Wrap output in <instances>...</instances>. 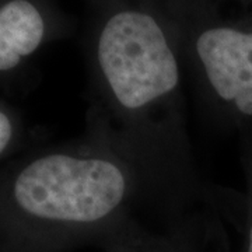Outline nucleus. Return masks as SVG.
<instances>
[{
  "label": "nucleus",
  "mask_w": 252,
  "mask_h": 252,
  "mask_svg": "<svg viewBox=\"0 0 252 252\" xmlns=\"http://www.w3.org/2000/svg\"><path fill=\"white\" fill-rule=\"evenodd\" d=\"M83 135L129 161L165 206L217 210L190 142L177 38L161 6L99 0Z\"/></svg>",
  "instance_id": "f257e3e1"
},
{
  "label": "nucleus",
  "mask_w": 252,
  "mask_h": 252,
  "mask_svg": "<svg viewBox=\"0 0 252 252\" xmlns=\"http://www.w3.org/2000/svg\"><path fill=\"white\" fill-rule=\"evenodd\" d=\"M150 212L174 210L130 162L86 135L0 164L1 252L101 247Z\"/></svg>",
  "instance_id": "f03ea898"
},
{
  "label": "nucleus",
  "mask_w": 252,
  "mask_h": 252,
  "mask_svg": "<svg viewBox=\"0 0 252 252\" xmlns=\"http://www.w3.org/2000/svg\"><path fill=\"white\" fill-rule=\"evenodd\" d=\"M205 112L252 119V0H161Z\"/></svg>",
  "instance_id": "7ed1b4c3"
},
{
  "label": "nucleus",
  "mask_w": 252,
  "mask_h": 252,
  "mask_svg": "<svg viewBox=\"0 0 252 252\" xmlns=\"http://www.w3.org/2000/svg\"><path fill=\"white\" fill-rule=\"evenodd\" d=\"M219 213L150 212L132 219L101 245L102 252H217Z\"/></svg>",
  "instance_id": "20e7f679"
},
{
  "label": "nucleus",
  "mask_w": 252,
  "mask_h": 252,
  "mask_svg": "<svg viewBox=\"0 0 252 252\" xmlns=\"http://www.w3.org/2000/svg\"><path fill=\"white\" fill-rule=\"evenodd\" d=\"M48 35V16L34 0L0 1V73L17 70Z\"/></svg>",
  "instance_id": "39448f33"
},
{
  "label": "nucleus",
  "mask_w": 252,
  "mask_h": 252,
  "mask_svg": "<svg viewBox=\"0 0 252 252\" xmlns=\"http://www.w3.org/2000/svg\"><path fill=\"white\" fill-rule=\"evenodd\" d=\"M26 139L21 114L9 101L0 97V164L13 158Z\"/></svg>",
  "instance_id": "423d86ee"
},
{
  "label": "nucleus",
  "mask_w": 252,
  "mask_h": 252,
  "mask_svg": "<svg viewBox=\"0 0 252 252\" xmlns=\"http://www.w3.org/2000/svg\"><path fill=\"white\" fill-rule=\"evenodd\" d=\"M252 170V165H251ZM252 203V200H251ZM250 221H248V230H247V247H245V252H252V210L250 213Z\"/></svg>",
  "instance_id": "0eeeda50"
},
{
  "label": "nucleus",
  "mask_w": 252,
  "mask_h": 252,
  "mask_svg": "<svg viewBox=\"0 0 252 252\" xmlns=\"http://www.w3.org/2000/svg\"><path fill=\"white\" fill-rule=\"evenodd\" d=\"M0 252H1V251H0Z\"/></svg>",
  "instance_id": "6e6552de"
}]
</instances>
